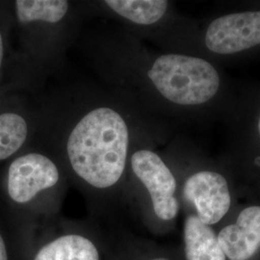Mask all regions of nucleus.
Wrapping results in <instances>:
<instances>
[{"mask_svg":"<svg viewBox=\"0 0 260 260\" xmlns=\"http://www.w3.org/2000/svg\"><path fill=\"white\" fill-rule=\"evenodd\" d=\"M34 113L36 145L79 182L101 192L121 184L134 150L120 95L93 84L60 87L42 94Z\"/></svg>","mask_w":260,"mask_h":260,"instance_id":"f257e3e1","label":"nucleus"},{"mask_svg":"<svg viewBox=\"0 0 260 260\" xmlns=\"http://www.w3.org/2000/svg\"><path fill=\"white\" fill-rule=\"evenodd\" d=\"M14 16L22 33L28 65L35 83L58 72L79 36L85 2L68 0H17Z\"/></svg>","mask_w":260,"mask_h":260,"instance_id":"f03ea898","label":"nucleus"},{"mask_svg":"<svg viewBox=\"0 0 260 260\" xmlns=\"http://www.w3.org/2000/svg\"><path fill=\"white\" fill-rule=\"evenodd\" d=\"M145 75L163 99L180 106L206 103L220 87V76L213 66L202 58L184 54L157 56Z\"/></svg>","mask_w":260,"mask_h":260,"instance_id":"7ed1b4c3","label":"nucleus"},{"mask_svg":"<svg viewBox=\"0 0 260 260\" xmlns=\"http://www.w3.org/2000/svg\"><path fill=\"white\" fill-rule=\"evenodd\" d=\"M62 166L39 146L26 148L12 159L7 171V193L17 205H29L61 183Z\"/></svg>","mask_w":260,"mask_h":260,"instance_id":"20e7f679","label":"nucleus"},{"mask_svg":"<svg viewBox=\"0 0 260 260\" xmlns=\"http://www.w3.org/2000/svg\"><path fill=\"white\" fill-rule=\"evenodd\" d=\"M128 168L148 191L158 218L163 221L174 220L179 209L175 196L177 180L164 160L150 149H135L130 156Z\"/></svg>","mask_w":260,"mask_h":260,"instance_id":"39448f33","label":"nucleus"},{"mask_svg":"<svg viewBox=\"0 0 260 260\" xmlns=\"http://www.w3.org/2000/svg\"><path fill=\"white\" fill-rule=\"evenodd\" d=\"M205 45L218 54H233L260 45V11L214 19L207 28Z\"/></svg>","mask_w":260,"mask_h":260,"instance_id":"423d86ee","label":"nucleus"},{"mask_svg":"<svg viewBox=\"0 0 260 260\" xmlns=\"http://www.w3.org/2000/svg\"><path fill=\"white\" fill-rule=\"evenodd\" d=\"M183 195L195 206L197 217L207 225L222 220L232 203L225 178L209 171L199 172L188 177L183 187Z\"/></svg>","mask_w":260,"mask_h":260,"instance_id":"0eeeda50","label":"nucleus"},{"mask_svg":"<svg viewBox=\"0 0 260 260\" xmlns=\"http://www.w3.org/2000/svg\"><path fill=\"white\" fill-rule=\"evenodd\" d=\"M218 240L225 257L231 260L250 259L260 247V206L244 209L236 223L220 232Z\"/></svg>","mask_w":260,"mask_h":260,"instance_id":"6e6552de","label":"nucleus"},{"mask_svg":"<svg viewBox=\"0 0 260 260\" xmlns=\"http://www.w3.org/2000/svg\"><path fill=\"white\" fill-rule=\"evenodd\" d=\"M34 110L24 108L0 111V162L15 157L35 137Z\"/></svg>","mask_w":260,"mask_h":260,"instance_id":"1a4fd4ad","label":"nucleus"},{"mask_svg":"<svg viewBox=\"0 0 260 260\" xmlns=\"http://www.w3.org/2000/svg\"><path fill=\"white\" fill-rule=\"evenodd\" d=\"M187 260H225L218 235L195 215H189L184 223Z\"/></svg>","mask_w":260,"mask_h":260,"instance_id":"9d476101","label":"nucleus"},{"mask_svg":"<svg viewBox=\"0 0 260 260\" xmlns=\"http://www.w3.org/2000/svg\"><path fill=\"white\" fill-rule=\"evenodd\" d=\"M34 260H101L92 240L80 234H66L43 246Z\"/></svg>","mask_w":260,"mask_h":260,"instance_id":"9b49d317","label":"nucleus"},{"mask_svg":"<svg viewBox=\"0 0 260 260\" xmlns=\"http://www.w3.org/2000/svg\"><path fill=\"white\" fill-rule=\"evenodd\" d=\"M6 56V40H5V31L4 26L0 21V77L3 73L4 64Z\"/></svg>","mask_w":260,"mask_h":260,"instance_id":"f8f14e48","label":"nucleus"},{"mask_svg":"<svg viewBox=\"0 0 260 260\" xmlns=\"http://www.w3.org/2000/svg\"><path fill=\"white\" fill-rule=\"evenodd\" d=\"M0 260H8V254L5 246V242L0 234Z\"/></svg>","mask_w":260,"mask_h":260,"instance_id":"ddd939ff","label":"nucleus"},{"mask_svg":"<svg viewBox=\"0 0 260 260\" xmlns=\"http://www.w3.org/2000/svg\"><path fill=\"white\" fill-rule=\"evenodd\" d=\"M150 260H170L168 259V258H163V257H161V258H153V259Z\"/></svg>","mask_w":260,"mask_h":260,"instance_id":"4468645a","label":"nucleus"},{"mask_svg":"<svg viewBox=\"0 0 260 260\" xmlns=\"http://www.w3.org/2000/svg\"><path fill=\"white\" fill-rule=\"evenodd\" d=\"M258 130H259V134H260V117H259V121H258Z\"/></svg>","mask_w":260,"mask_h":260,"instance_id":"2eb2a0df","label":"nucleus"}]
</instances>
